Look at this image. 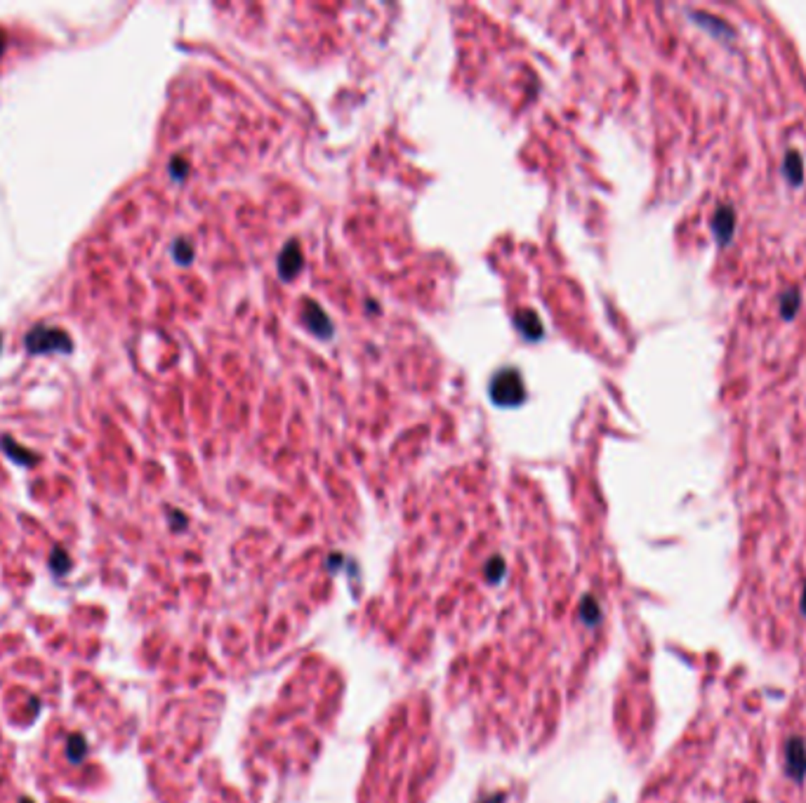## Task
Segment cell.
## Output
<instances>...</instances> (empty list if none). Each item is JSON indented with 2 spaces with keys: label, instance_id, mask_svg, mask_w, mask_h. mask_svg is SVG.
<instances>
[{
  "label": "cell",
  "instance_id": "cell-1",
  "mask_svg": "<svg viewBox=\"0 0 806 803\" xmlns=\"http://www.w3.org/2000/svg\"><path fill=\"white\" fill-rule=\"evenodd\" d=\"M785 763H787V775L795 782H802L806 775V747L802 737H792L785 747Z\"/></svg>",
  "mask_w": 806,
  "mask_h": 803
},
{
  "label": "cell",
  "instance_id": "cell-2",
  "mask_svg": "<svg viewBox=\"0 0 806 803\" xmlns=\"http://www.w3.org/2000/svg\"><path fill=\"white\" fill-rule=\"evenodd\" d=\"M493 396L497 403H517L521 398V380L519 375H500L495 380Z\"/></svg>",
  "mask_w": 806,
  "mask_h": 803
},
{
  "label": "cell",
  "instance_id": "cell-3",
  "mask_svg": "<svg viewBox=\"0 0 806 803\" xmlns=\"http://www.w3.org/2000/svg\"><path fill=\"white\" fill-rule=\"evenodd\" d=\"M733 224H735V214L731 207H719L715 219H712V229H715V236L721 245L728 243V238L733 236Z\"/></svg>",
  "mask_w": 806,
  "mask_h": 803
},
{
  "label": "cell",
  "instance_id": "cell-4",
  "mask_svg": "<svg viewBox=\"0 0 806 803\" xmlns=\"http://www.w3.org/2000/svg\"><path fill=\"white\" fill-rule=\"evenodd\" d=\"M88 754V745H86V737L81 735V732H73V735H68L66 740V759L71 763H81L86 759Z\"/></svg>",
  "mask_w": 806,
  "mask_h": 803
},
{
  "label": "cell",
  "instance_id": "cell-5",
  "mask_svg": "<svg viewBox=\"0 0 806 803\" xmlns=\"http://www.w3.org/2000/svg\"><path fill=\"white\" fill-rule=\"evenodd\" d=\"M299 264H302L299 250L295 248V245H290V248L283 252V257H281V271H283V276H295Z\"/></svg>",
  "mask_w": 806,
  "mask_h": 803
},
{
  "label": "cell",
  "instance_id": "cell-6",
  "mask_svg": "<svg viewBox=\"0 0 806 803\" xmlns=\"http://www.w3.org/2000/svg\"><path fill=\"white\" fill-rule=\"evenodd\" d=\"M785 177L792 184H800L802 182V156L797 151H790L785 156Z\"/></svg>",
  "mask_w": 806,
  "mask_h": 803
},
{
  "label": "cell",
  "instance_id": "cell-7",
  "mask_svg": "<svg viewBox=\"0 0 806 803\" xmlns=\"http://www.w3.org/2000/svg\"><path fill=\"white\" fill-rule=\"evenodd\" d=\"M50 568H52V573H55V575H66L68 568H71V559H68L66 551L61 549V546H57V549L52 551Z\"/></svg>",
  "mask_w": 806,
  "mask_h": 803
},
{
  "label": "cell",
  "instance_id": "cell-8",
  "mask_svg": "<svg viewBox=\"0 0 806 803\" xmlns=\"http://www.w3.org/2000/svg\"><path fill=\"white\" fill-rule=\"evenodd\" d=\"M797 306H800V297H797V292L795 290L787 292V295L782 297V316H785V318H792Z\"/></svg>",
  "mask_w": 806,
  "mask_h": 803
},
{
  "label": "cell",
  "instance_id": "cell-9",
  "mask_svg": "<svg viewBox=\"0 0 806 803\" xmlns=\"http://www.w3.org/2000/svg\"><path fill=\"white\" fill-rule=\"evenodd\" d=\"M802 613L806 615V589H804V596H802Z\"/></svg>",
  "mask_w": 806,
  "mask_h": 803
},
{
  "label": "cell",
  "instance_id": "cell-10",
  "mask_svg": "<svg viewBox=\"0 0 806 803\" xmlns=\"http://www.w3.org/2000/svg\"><path fill=\"white\" fill-rule=\"evenodd\" d=\"M21 803H33V801H31V799H21Z\"/></svg>",
  "mask_w": 806,
  "mask_h": 803
},
{
  "label": "cell",
  "instance_id": "cell-11",
  "mask_svg": "<svg viewBox=\"0 0 806 803\" xmlns=\"http://www.w3.org/2000/svg\"><path fill=\"white\" fill-rule=\"evenodd\" d=\"M748 803H755V801H748Z\"/></svg>",
  "mask_w": 806,
  "mask_h": 803
}]
</instances>
